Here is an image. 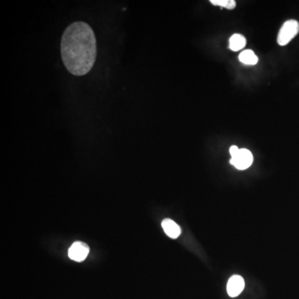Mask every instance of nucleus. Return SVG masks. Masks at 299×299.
Listing matches in <instances>:
<instances>
[{
	"label": "nucleus",
	"mask_w": 299,
	"mask_h": 299,
	"mask_svg": "<svg viewBox=\"0 0 299 299\" xmlns=\"http://www.w3.org/2000/svg\"><path fill=\"white\" fill-rule=\"evenodd\" d=\"M62 59L68 72L83 76L92 70L97 57V41L93 28L84 22L72 23L61 41Z\"/></svg>",
	"instance_id": "f257e3e1"
},
{
	"label": "nucleus",
	"mask_w": 299,
	"mask_h": 299,
	"mask_svg": "<svg viewBox=\"0 0 299 299\" xmlns=\"http://www.w3.org/2000/svg\"><path fill=\"white\" fill-rule=\"evenodd\" d=\"M161 225H162L165 233L171 238H178L181 234V232H182L179 225L170 219L164 220Z\"/></svg>",
	"instance_id": "423d86ee"
},
{
	"label": "nucleus",
	"mask_w": 299,
	"mask_h": 299,
	"mask_svg": "<svg viewBox=\"0 0 299 299\" xmlns=\"http://www.w3.org/2000/svg\"><path fill=\"white\" fill-rule=\"evenodd\" d=\"M246 45V39L241 34H233V36L229 39V48L237 52L243 49Z\"/></svg>",
	"instance_id": "0eeeda50"
},
{
	"label": "nucleus",
	"mask_w": 299,
	"mask_h": 299,
	"mask_svg": "<svg viewBox=\"0 0 299 299\" xmlns=\"http://www.w3.org/2000/svg\"><path fill=\"white\" fill-rule=\"evenodd\" d=\"M238 59L245 65H255L258 64V58L256 54L252 50H245L241 52Z\"/></svg>",
	"instance_id": "6e6552de"
},
{
	"label": "nucleus",
	"mask_w": 299,
	"mask_h": 299,
	"mask_svg": "<svg viewBox=\"0 0 299 299\" xmlns=\"http://www.w3.org/2000/svg\"><path fill=\"white\" fill-rule=\"evenodd\" d=\"M89 251L90 249L88 245L85 243L77 241V242L73 243V245L68 250V256L72 260L82 262L88 255Z\"/></svg>",
	"instance_id": "20e7f679"
},
{
	"label": "nucleus",
	"mask_w": 299,
	"mask_h": 299,
	"mask_svg": "<svg viewBox=\"0 0 299 299\" xmlns=\"http://www.w3.org/2000/svg\"><path fill=\"white\" fill-rule=\"evenodd\" d=\"M299 32V23L297 21H287L283 23L278 35V43L280 46H285L294 38Z\"/></svg>",
	"instance_id": "f03ea898"
},
{
	"label": "nucleus",
	"mask_w": 299,
	"mask_h": 299,
	"mask_svg": "<svg viewBox=\"0 0 299 299\" xmlns=\"http://www.w3.org/2000/svg\"><path fill=\"white\" fill-rule=\"evenodd\" d=\"M245 280L240 275L230 277L227 283V292L231 297H235L241 294L245 288Z\"/></svg>",
	"instance_id": "39448f33"
},
{
	"label": "nucleus",
	"mask_w": 299,
	"mask_h": 299,
	"mask_svg": "<svg viewBox=\"0 0 299 299\" xmlns=\"http://www.w3.org/2000/svg\"><path fill=\"white\" fill-rule=\"evenodd\" d=\"M240 151V148L237 145H232L231 147L229 148V153L231 155V157H234Z\"/></svg>",
	"instance_id": "9d476101"
},
{
	"label": "nucleus",
	"mask_w": 299,
	"mask_h": 299,
	"mask_svg": "<svg viewBox=\"0 0 299 299\" xmlns=\"http://www.w3.org/2000/svg\"><path fill=\"white\" fill-rule=\"evenodd\" d=\"M253 161L254 157L250 151L247 149H240L238 153L234 157H231L229 162L238 170H244L251 166Z\"/></svg>",
	"instance_id": "7ed1b4c3"
},
{
	"label": "nucleus",
	"mask_w": 299,
	"mask_h": 299,
	"mask_svg": "<svg viewBox=\"0 0 299 299\" xmlns=\"http://www.w3.org/2000/svg\"><path fill=\"white\" fill-rule=\"evenodd\" d=\"M211 3L213 5L221 6L228 9H234L236 6L234 0H211Z\"/></svg>",
	"instance_id": "1a4fd4ad"
}]
</instances>
